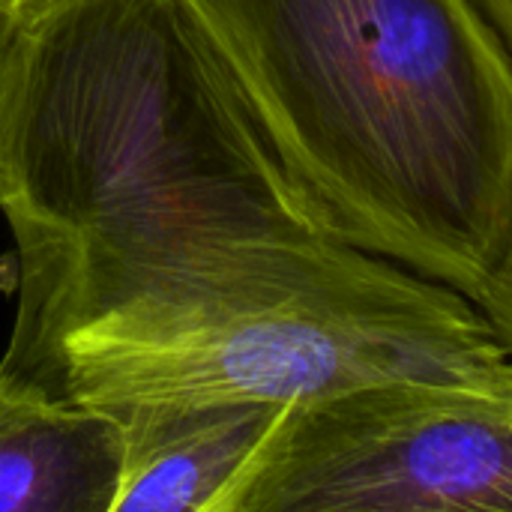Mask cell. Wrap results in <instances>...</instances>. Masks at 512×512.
<instances>
[{
  "mask_svg": "<svg viewBox=\"0 0 512 512\" xmlns=\"http://www.w3.org/2000/svg\"><path fill=\"white\" fill-rule=\"evenodd\" d=\"M6 375L129 423L381 384L512 396V342L462 294L300 234L144 273Z\"/></svg>",
  "mask_w": 512,
  "mask_h": 512,
  "instance_id": "cell-3",
  "label": "cell"
},
{
  "mask_svg": "<svg viewBox=\"0 0 512 512\" xmlns=\"http://www.w3.org/2000/svg\"><path fill=\"white\" fill-rule=\"evenodd\" d=\"M282 405L129 420L126 474L111 512H207Z\"/></svg>",
  "mask_w": 512,
  "mask_h": 512,
  "instance_id": "cell-6",
  "label": "cell"
},
{
  "mask_svg": "<svg viewBox=\"0 0 512 512\" xmlns=\"http://www.w3.org/2000/svg\"><path fill=\"white\" fill-rule=\"evenodd\" d=\"M207 512H512V396L381 384L282 405Z\"/></svg>",
  "mask_w": 512,
  "mask_h": 512,
  "instance_id": "cell-4",
  "label": "cell"
},
{
  "mask_svg": "<svg viewBox=\"0 0 512 512\" xmlns=\"http://www.w3.org/2000/svg\"><path fill=\"white\" fill-rule=\"evenodd\" d=\"M330 240L512 342L510 45L474 0H174Z\"/></svg>",
  "mask_w": 512,
  "mask_h": 512,
  "instance_id": "cell-2",
  "label": "cell"
},
{
  "mask_svg": "<svg viewBox=\"0 0 512 512\" xmlns=\"http://www.w3.org/2000/svg\"><path fill=\"white\" fill-rule=\"evenodd\" d=\"M486 21L498 30V36L510 45L512 39V0H474Z\"/></svg>",
  "mask_w": 512,
  "mask_h": 512,
  "instance_id": "cell-7",
  "label": "cell"
},
{
  "mask_svg": "<svg viewBox=\"0 0 512 512\" xmlns=\"http://www.w3.org/2000/svg\"><path fill=\"white\" fill-rule=\"evenodd\" d=\"M123 474L117 417L0 372V512H111Z\"/></svg>",
  "mask_w": 512,
  "mask_h": 512,
  "instance_id": "cell-5",
  "label": "cell"
},
{
  "mask_svg": "<svg viewBox=\"0 0 512 512\" xmlns=\"http://www.w3.org/2000/svg\"><path fill=\"white\" fill-rule=\"evenodd\" d=\"M0 216L6 369L144 273L321 234L174 0H0Z\"/></svg>",
  "mask_w": 512,
  "mask_h": 512,
  "instance_id": "cell-1",
  "label": "cell"
}]
</instances>
